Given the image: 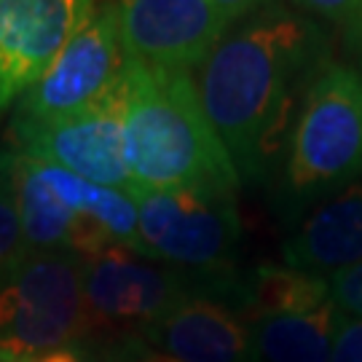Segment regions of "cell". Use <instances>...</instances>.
Returning a JSON list of instances; mask_svg holds the SVG:
<instances>
[{"label":"cell","mask_w":362,"mask_h":362,"mask_svg":"<svg viewBox=\"0 0 362 362\" xmlns=\"http://www.w3.org/2000/svg\"><path fill=\"white\" fill-rule=\"evenodd\" d=\"M83 327V260L30 252L0 274V362H38Z\"/></svg>","instance_id":"obj_4"},{"label":"cell","mask_w":362,"mask_h":362,"mask_svg":"<svg viewBox=\"0 0 362 362\" xmlns=\"http://www.w3.org/2000/svg\"><path fill=\"white\" fill-rule=\"evenodd\" d=\"M362 180V73L322 67L290 134L287 185L300 199L338 194Z\"/></svg>","instance_id":"obj_5"},{"label":"cell","mask_w":362,"mask_h":362,"mask_svg":"<svg viewBox=\"0 0 362 362\" xmlns=\"http://www.w3.org/2000/svg\"><path fill=\"white\" fill-rule=\"evenodd\" d=\"M137 207V252L212 282H228L242 242V218L228 191H143Z\"/></svg>","instance_id":"obj_3"},{"label":"cell","mask_w":362,"mask_h":362,"mask_svg":"<svg viewBox=\"0 0 362 362\" xmlns=\"http://www.w3.org/2000/svg\"><path fill=\"white\" fill-rule=\"evenodd\" d=\"M94 13V0H0V110L35 86Z\"/></svg>","instance_id":"obj_10"},{"label":"cell","mask_w":362,"mask_h":362,"mask_svg":"<svg viewBox=\"0 0 362 362\" xmlns=\"http://www.w3.org/2000/svg\"><path fill=\"white\" fill-rule=\"evenodd\" d=\"M0 191L16 204L30 252H70L83 260L116 245L54 191L38 158L16 148L0 151Z\"/></svg>","instance_id":"obj_12"},{"label":"cell","mask_w":362,"mask_h":362,"mask_svg":"<svg viewBox=\"0 0 362 362\" xmlns=\"http://www.w3.org/2000/svg\"><path fill=\"white\" fill-rule=\"evenodd\" d=\"M298 8L311 13H320L333 22H362V0H293Z\"/></svg>","instance_id":"obj_18"},{"label":"cell","mask_w":362,"mask_h":362,"mask_svg":"<svg viewBox=\"0 0 362 362\" xmlns=\"http://www.w3.org/2000/svg\"><path fill=\"white\" fill-rule=\"evenodd\" d=\"M317 49V27L263 0L199 67L204 116L242 180H258L272 164Z\"/></svg>","instance_id":"obj_1"},{"label":"cell","mask_w":362,"mask_h":362,"mask_svg":"<svg viewBox=\"0 0 362 362\" xmlns=\"http://www.w3.org/2000/svg\"><path fill=\"white\" fill-rule=\"evenodd\" d=\"M124 164L132 188L228 191L242 177L209 127L191 73L164 70L127 57Z\"/></svg>","instance_id":"obj_2"},{"label":"cell","mask_w":362,"mask_h":362,"mask_svg":"<svg viewBox=\"0 0 362 362\" xmlns=\"http://www.w3.org/2000/svg\"><path fill=\"white\" fill-rule=\"evenodd\" d=\"M327 362H362V317H341Z\"/></svg>","instance_id":"obj_17"},{"label":"cell","mask_w":362,"mask_h":362,"mask_svg":"<svg viewBox=\"0 0 362 362\" xmlns=\"http://www.w3.org/2000/svg\"><path fill=\"white\" fill-rule=\"evenodd\" d=\"M124 113L127 81L121 76L105 97L76 113L46 121L13 118L11 148L83 180L129 194L132 177L124 164Z\"/></svg>","instance_id":"obj_7"},{"label":"cell","mask_w":362,"mask_h":362,"mask_svg":"<svg viewBox=\"0 0 362 362\" xmlns=\"http://www.w3.org/2000/svg\"><path fill=\"white\" fill-rule=\"evenodd\" d=\"M27 252L22 223L16 215V204L6 191H0V274Z\"/></svg>","instance_id":"obj_15"},{"label":"cell","mask_w":362,"mask_h":362,"mask_svg":"<svg viewBox=\"0 0 362 362\" xmlns=\"http://www.w3.org/2000/svg\"><path fill=\"white\" fill-rule=\"evenodd\" d=\"M38 362H91L83 351L78 349V346H62V349L52 351V354H46L43 360Z\"/></svg>","instance_id":"obj_20"},{"label":"cell","mask_w":362,"mask_h":362,"mask_svg":"<svg viewBox=\"0 0 362 362\" xmlns=\"http://www.w3.org/2000/svg\"><path fill=\"white\" fill-rule=\"evenodd\" d=\"M116 13L127 57L180 73L204 65L233 25L209 0H116Z\"/></svg>","instance_id":"obj_9"},{"label":"cell","mask_w":362,"mask_h":362,"mask_svg":"<svg viewBox=\"0 0 362 362\" xmlns=\"http://www.w3.org/2000/svg\"><path fill=\"white\" fill-rule=\"evenodd\" d=\"M209 3H212L215 8H220V11L226 13L233 25H236L242 16H247L250 11H255L263 0H209Z\"/></svg>","instance_id":"obj_19"},{"label":"cell","mask_w":362,"mask_h":362,"mask_svg":"<svg viewBox=\"0 0 362 362\" xmlns=\"http://www.w3.org/2000/svg\"><path fill=\"white\" fill-rule=\"evenodd\" d=\"M134 338L177 362H260L252 325L218 290L188 296Z\"/></svg>","instance_id":"obj_11"},{"label":"cell","mask_w":362,"mask_h":362,"mask_svg":"<svg viewBox=\"0 0 362 362\" xmlns=\"http://www.w3.org/2000/svg\"><path fill=\"white\" fill-rule=\"evenodd\" d=\"M239 279V276H236ZM236 279L212 282L175 266L145 258L134 247L110 245L83 258V333L140 336L180 300L199 290L231 296Z\"/></svg>","instance_id":"obj_6"},{"label":"cell","mask_w":362,"mask_h":362,"mask_svg":"<svg viewBox=\"0 0 362 362\" xmlns=\"http://www.w3.org/2000/svg\"><path fill=\"white\" fill-rule=\"evenodd\" d=\"M282 255L287 266L325 276L362 263V180L314 209L287 239Z\"/></svg>","instance_id":"obj_13"},{"label":"cell","mask_w":362,"mask_h":362,"mask_svg":"<svg viewBox=\"0 0 362 362\" xmlns=\"http://www.w3.org/2000/svg\"><path fill=\"white\" fill-rule=\"evenodd\" d=\"M327 282L338 309L349 317H362V263L327 274Z\"/></svg>","instance_id":"obj_16"},{"label":"cell","mask_w":362,"mask_h":362,"mask_svg":"<svg viewBox=\"0 0 362 362\" xmlns=\"http://www.w3.org/2000/svg\"><path fill=\"white\" fill-rule=\"evenodd\" d=\"M341 317L344 311L330 298L250 322L260 362H327Z\"/></svg>","instance_id":"obj_14"},{"label":"cell","mask_w":362,"mask_h":362,"mask_svg":"<svg viewBox=\"0 0 362 362\" xmlns=\"http://www.w3.org/2000/svg\"><path fill=\"white\" fill-rule=\"evenodd\" d=\"M127 67L116 3L91 16L57 54L49 70L19 100L16 118H59L97 103L116 86Z\"/></svg>","instance_id":"obj_8"}]
</instances>
